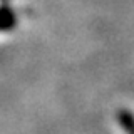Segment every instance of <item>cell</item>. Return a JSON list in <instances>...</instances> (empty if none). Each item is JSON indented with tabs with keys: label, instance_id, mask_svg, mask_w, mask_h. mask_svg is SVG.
Instances as JSON below:
<instances>
[{
	"label": "cell",
	"instance_id": "7a4b0ae2",
	"mask_svg": "<svg viewBox=\"0 0 134 134\" xmlns=\"http://www.w3.org/2000/svg\"><path fill=\"white\" fill-rule=\"evenodd\" d=\"M117 119H119V124L126 129L127 134H134V117L129 114L127 111H121L117 114Z\"/></svg>",
	"mask_w": 134,
	"mask_h": 134
},
{
	"label": "cell",
	"instance_id": "6da1fadb",
	"mask_svg": "<svg viewBox=\"0 0 134 134\" xmlns=\"http://www.w3.org/2000/svg\"><path fill=\"white\" fill-rule=\"evenodd\" d=\"M17 24V15L12 8L8 7H0V32L12 30Z\"/></svg>",
	"mask_w": 134,
	"mask_h": 134
}]
</instances>
